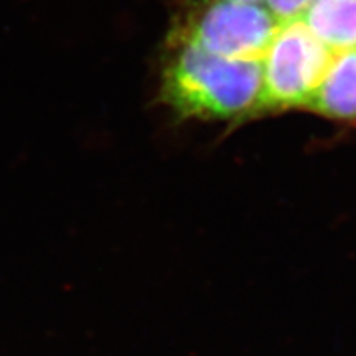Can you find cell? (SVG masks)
Returning <instances> with one entry per match:
<instances>
[{
  "instance_id": "7a4b0ae2",
  "label": "cell",
  "mask_w": 356,
  "mask_h": 356,
  "mask_svg": "<svg viewBox=\"0 0 356 356\" xmlns=\"http://www.w3.org/2000/svg\"><path fill=\"white\" fill-rule=\"evenodd\" d=\"M277 22L262 3L204 0L185 13L170 37L188 40L222 58L261 61Z\"/></svg>"
},
{
  "instance_id": "277c9868",
  "label": "cell",
  "mask_w": 356,
  "mask_h": 356,
  "mask_svg": "<svg viewBox=\"0 0 356 356\" xmlns=\"http://www.w3.org/2000/svg\"><path fill=\"white\" fill-rule=\"evenodd\" d=\"M231 2H254V3H257L259 0H231Z\"/></svg>"
},
{
  "instance_id": "6da1fadb",
  "label": "cell",
  "mask_w": 356,
  "mask_h": 356,
  "mask_svg": "<svg viewBox=\"0 0 356 356\" xmlns=\"http://www.w3.org/2000/svg\"><path fill=\"white\" fill-rule=\"evenodd\" d=\"M163 101L181 118L244 119L261 114L264 73L257 60H231L170 37Z\"/></svg>"
},
{
  "instance_id": "3957f363",
  "label": "cell",
  "mask_w": 356,
  "mask_h": 356,
  "mask_svg": "<svg viewBox=\"0 0 356 356\" xmlns=\"http://www.w3.org/2000/svg\"><path fill=\"white\" fill-rule=\"evenodd\" d=\"M309 2L310 0H259L257 3H262L277 20H286L296 17Z\"/></svg>"
}]
</instances>
